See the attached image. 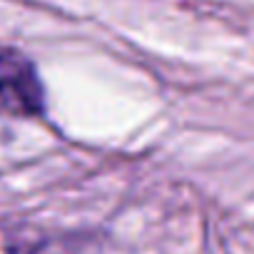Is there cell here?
<instances>
[{
    "mask_svg": "<svg viewBox=\"0 0 254 254\" xmlns=\"http://www.w3.org/2000/svg\"><path fill=\"white\" fill-rule=\"evenodd\" d=\"M0 102L15 115H40L45 90L35 65L18 50H0Z\"/></svg>",
    "mask_w": 254,
    "mask_h": 254,
    "instance_id": "1",
    "label": "cell"
},
{
    "mask_svg": "<svg viewBox=\"0 0 254 254\" xmlns=\"http://www.w3.org/2000/svg\"><path fill=\"white\" fill-rule=\"evenodd\" d=\"M33 254H130V252L105 232H80L48 239Z\"/></svg>",
    "mask_w": 254,
    "mask_h": 254,
    "instance_id": "2",
    "label": "cell"
}]
</instances>
